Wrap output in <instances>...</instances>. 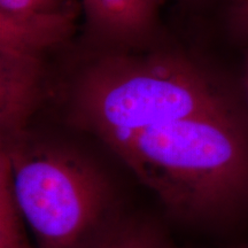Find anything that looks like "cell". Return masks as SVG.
<instances>
[{
    "mask_svg": "<svg viewBox=\"0 0 248 248\" xmlns=\"http://www.w3.org/2000/svg\"><path fill=\"white\" fill-rule=\"evenodd\" d=\"M102 141L182 218L216 215L248 197V137L233 111L187 117Z\"/></svg>",
    "mask_w": 248,
    "mask_h": 248,
    "instance_id": "cell-1",
    "label": "cell"
},
{
    "mask_svg": "<svg viewBox=\"0 0 248 248\" xmlns=\"http://www.w3.org/2000/svg\"><path fill=\"white\" fill-rule=\"evenodd\" d=\"M114 49L74 84L70 119L102 139L187 117L232 111L208 74L182 54Z\"/></svg>",
    "mask_w": 248,
    "mask_h": 248,
    "instance_id": "cell-2",
    "label": "cell"
},
{
    "mask_svg": "<svg viewBox=\"0 0 248 248\" xmlns=\"http://www.w3.org/2000/svg\"><path fill=\"white\" fill-rule=\"evenodd\" d=\"M14 199L38 248H84L115 222L105 173L73 148L29 132L1 146Z\"/></svg>",
    "mask_w": 248,
    "mask_h": 248,
    "instance_id": "cell-3",
    "label": "cell"
},
{
    "mask_svg": "<svg viewBox=\"0 0 248 248\" xmlns=\"http://www.w3.org/2000/svg\"><path fill=\"white\" fill-rule=\"evenodd\" d=\"M160 6L161 0H82L90 31L111 51L146 42L156 26Z\"/></svg>",
    "mask_w": 248,
    "mask_h": 248,
    "instance_id": "cell-4",
    "label": "cell"
},
{
    "mask_svg": "<svg viewBox=\"0 0 248 248\" xmlns=\"http://www.w3.org/2000/svg\"><path fill=\"white\" fill-rule=\"evenodd\" d=\"M84 248H170V245L151 223L115 221Z\"/></svg>",
    "mask_w": 248,
    "mask_h": 248,
    "instance_id": "cell-5",
    "label": "cell"
},
{
    "mask_svg": "<svg viewBox=\"0 0 248 248\" xmlns=\"http://www.w3.org/2000/svg\"><path fill=\"white\" fill-rule=\"evenodd\" d=\"M24 223L12 191L7 159L0 154V248H31Z\"/></svg>",
    "mask_w": 248,
    "mask_h": 248,
    "instance_id": "cell-6",
    "label": "cell"
},
{
    "mask_svg": "<svg viewBox=\"0 0 248 248\" xmlns=\"http://www.w3.org/2000/svg\"><path fill=\"white\" fill-rule=\"evenodd\" d=\"M231 18L235 31L248 39V0H233Z\"/></svg>",
    "mask_w": 248,
    "mask_h": 248,
    "instance_id": "cell-7",
    "label": "cell"
},
{
    "mask_svg": "<svg viewBox=\"0 0 248 248\" xmlns=\"http://www.w3.org/2000/svg\"><path fill=\"white\" fill-rule=\"evenodd\" d=\"M246 88H247V97H248V70H247V78H246Z\"/></svg>",
    "mask_w": 248,
    "mask_h": 248,
    "instance_id": "cell-8",
    "label": "cell"
}]
</instances>
